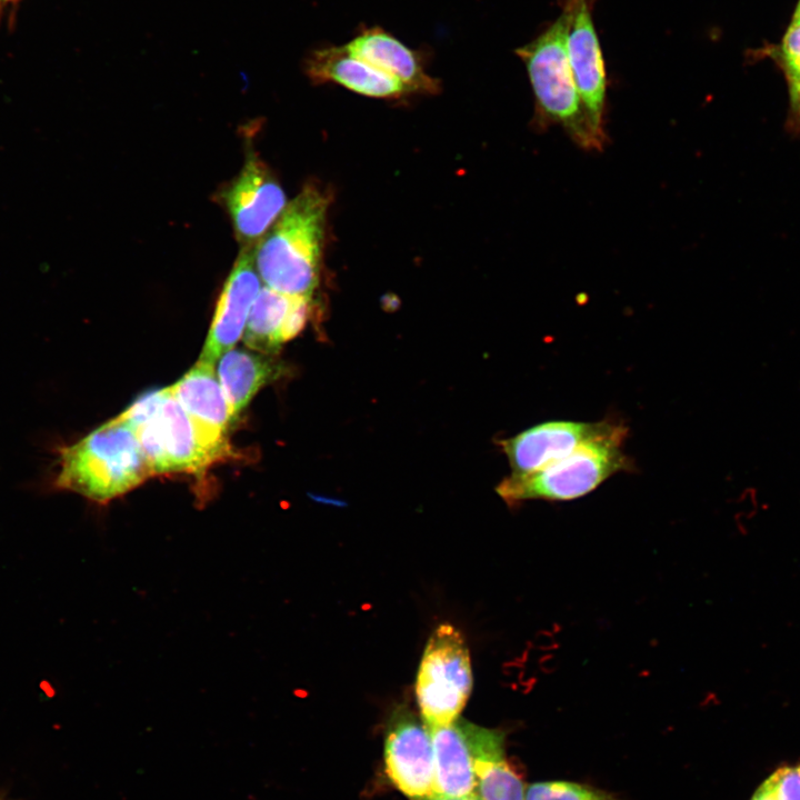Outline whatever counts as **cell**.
<instances>
[{
  "instance_id": "4",
  "label": "cell",
  "mask_w": 800,
  "mask_h": 800,
  "mask_svg": "<svg viewBox=\"0 0 800 800\" xmlns=\"http://www.w3.org/2000/svg\"><path fill=\"white\" fill-rule=\"evenodd\" d=\"M516 54L526 66L533 91L536 124L560 126L580 148L601 151L572 76L564 12L536 39L517 48Z\"/></svg>"
},
{
  "instance_id": "8",
  "label": "cell",
  "mask_w": 800,
  "mask_h": 800,
  "mask_svg": "<svg viewBox=\"0 0 800 800\" xmlns=\"http://www.w3.org/2000/svg\"><path fill=\"white\" fill-rule=\"evenodd\" d=\"M591 0H566L567 52L590 128L603 147L607 77L600 42L591 16Z\"/></svg>"
},
{
  "instance_id": "22",
  "label": "cell",
  "mask_w": 800,
  "mask_h": 800,
  "mask_svg": "<svg viewBox=\"0 0 800 800\" xmlns=\"http://www.w3.org/2000/svg\"><path fill=\"white\" fill-rule=\"evenodd\" d=\"M21 0H1V11L4 17L7 14L10 27L14 24L17 8Z\"/></svg>"
},
{
  "instance_id": "17",
  "label": "cell",
  "mask_w": 800,
  "mask_h": 800,
  "mask_svg": "<svg viewBox=\"0 0 800 800\" xmlns=\"http://www.w3.org/2000/svg\"><path fill=\"white\" fill-rule=\"evenodd\" d=\"M274 356L243 348H232L218 359L217 374L224 392L232 421L237 420L256 393L284 373Z\"/></svg>"
},
{
  "instance_id": "2",
  "label": "cell",
  "mask_w": 800,
  "mask_h": 800,
  "mask_svg": "<svg viewBox=\"0 0 800 800\" xmlns=\"http://www.w3.org/2000/svg\"><path fill=\"white\" fill-rule=\"evenodd\" d=\"M58 467L54 489L74 492L101 504L153 476L136 430L122 414L79 441L60 447Z\"/></svg>"
},
{
  "instance_id": "3",
  "label": "cell",
  "mask_w": 800,
  "mask_h": 800,
  "mask_svg": "<svg viewBox=\"0 0 800 800\" xmlns=\"http://www.w3.org/2000/svg\"><path fill=\"white\" fill-rule=\"evenodd\" d=\"M628 429L617 422L606 433L591 439L569 454L524 476H508L497 487L509 504L528 500L570 501L584 497L633 462L623 451Z\"/></svg>"
},
{
  "instance_id": "1",
  "label": "cell",
  "mask_w": 800,
  "mask_h": 800,
  "mask_svg": "<svg viewBox=\"0 0 800 800\" xmlns=\"http://www.w3.org/2000/svg\"><path fill=\"white\" fill-rule=\"evenodd\" d=\"M330 196L308 184L290 201L253 251L266 287L312 299L319 282Z\"/></svg>"
},
{
  "instance_id": "20",
  "label": "cell",
  "mask_w": 800,
  "mask_h": 800,
  "mask_svg": "<svg viewBox=\"0 0 800 800\" xmlns=\"http://www.w3.org/2000/svg\"><path fill=\"white\" fill-rule=\"evenodd\" d=\"M750 800H800V760L778 767Z\"/></svg>"
},
{
  "instance_id": "15",
  "label": "cell",
  "mask_w": 800,
  "mask_h": 800,
  "mask_svg": "<svg viewBox=\"0 0 800 800\" xmlns=\"http://www.w3.org/2000/svg\"><path fill=\"white\" fill-rule=\"evenodd\" d=\"M311 310L312 299L288 296L264 286L251 307L243 342L253 351L274 356L302 331Z\"/></svg>"
},
{
  "instance_id": "5",
  "label": "cell",
  "mask_w": 800,
  "mask_h": 800,
  "mask_svg": "<svg viewBox=\"0 0 800 800\" xmlns=\"http://www.w3.org/2000/svg\"><path fill=\"white\" fill-rule=\"evenodd\" d=\"M133 427L154 474H198L224 459L200 431L170 387L148 392L121 413Z\"/></svg>"
},
{
  "instance_id": "9",
  "label": "cell",
  "mask_w": 800,
  "mask_h": 800,
  "mask_svg": "<svg viewBox=\"0 0 800 800\" xmlns=\"http://www.w3.org/2000/svg\"><path fill=\"white\" fill-rule=\"evenodd\" d=\"M222 198L234 233L244 247L258 243L287 206L281 186L254 154L246 160Z\"/></svg>"
},
{
  "instance_id": "10",
  "label": "cell",
  "mask_w": 800,
  "mask_h": 800,
  "mask_svg": "<svg viewBox=\"0 0 800 800\" xmlns=\"http://www.w3.org/2000/svg\"><path fill=\"white\" fill-rule=\"evenodd\" d=\"M617 422L551 420L534 424L499 446L507 456L512 476L532 473L569 454L582 443L609 431Z\"/></svg>"
},
{
  "instance_id": "14",
  "label": "cell",
  "mask_w": 800,
  "mask_h": 800,
  "mask_svg": "<svg viewBox=\"0 0 800 800\" xmlns=\"http://www.w3.org/2000/svg\"><path fill=\"white\" fill-rule=\"evenodd\" d=\"M303 70L312 82H331L356 93L379 99L411 94L404 84L369 62L352 54L344 44L311 50Z\"/></svg>"
},
{
  "instance_id": "24",
  "label": "cell",
  "mask_w": 800,
  "mask_h": 800,
  "mask_svg": "<svg viewBox=\"0 0 800 800\" xmlns=\"http://www.w3.org/2000/svg\"><path fill=\"white\" fill-rule=\"evenodd\" d=\"M2 18H3V14H2V11H1V0H0V22H1Z\"/></svg>"
},
{
  "instance_id": "11",
  "label": "cell",
  "mask_w": 800,
  "mask_h": 800,
  "mask_svg": "<svg viewBox=\"0 0 800 800\" xmlns=\"http://www.w3.org/2000/svg\"><path fill=\"white\" fill-rule=\"evenodd\" d=\"M250 249L243 248L224 282L199 360L216 364L243 336L251 307L261 289Z\"/></svg>"
},
{
  "instance_id": "7",
  "label": "cell",
  "mask_w": 800,
  "mask_h": 800,
  "mask_svg": "<svg viewBox=\"0 0 800 800\" xmlns=\"http://www.w3.org/2000/svg\"><path fill=\"white\" fill-rule=\"evenodd\" d=\"M384 769L391 783L411 800L434 794L431 733L407 706L391 713L384 734Z\"/></svg>"
},
{
  "instance_id": "23",
  "label": "cell",
  "mask_w": 800,
  "mask_h": 800,
  "mask_svg": "<svg viewBox=\"0 0 800 800\" xmlns=\"http://www.w3.org/2000/svg\"><path fill=\"white\" fill-rule=\"evenodd\" d=\"M421 800H480L477 793L468 794V796H461V797H446V796H438L433 794L431 797L421 799Z\"/></svg>"
},
{
  "instance_id": "6",
  "label": "cell",
  "mask_w": 800,
  "mask_h": 800,
  "mask_svg": "<svg viewBox=\"0 0 800 800\" xmlns=\"http://www.w3.org/2000/svg\"><path fill=\"white\" fill-rule=\"evenodd\" d=\"M469 649L462 633L450 623L430 634L419 664L416 698L429 729L456 721L472 690Z\"/></svg>"
},
{
  "instance_id": "19",
  "label": "cell",
  "mask_w": 800,
  "mask_h": 800,
  "mask_svg": "<svg viewBox=\"0 0 800 800\" xmlns=\"http://www.w3.org/2000/svg\"><path fill=\"white\" fill-rule=\"evenodd\" d=\"M524 800H620L614 794L581 783L543 781L529 784Z\"/></svg>"
},
{
  "instance_id": "12",
  "label": "cell",
  "mask_w": 800,
  "mask_h": 800,
  "mask_svg": "<svg viewBox=\"0 0 800 800\" xmlns=\"http://www.w3.org/2000/svg\"><path fill=\"white\" fill-rule=\"evenodd\" d=\"M434 760V794L461 797L476 793L474 760L488 728L459 717L429 729Z\"/></svg>"
},
{
  "instance_id": "16",
  "label": "cell",
  "mask_w": 800,
  "mask_h": 800,
  "mask_svg": "<svg viewBox=\"0 0 800 800\" xmlns=\"http://www.w3.org/2000/svg\"><path fill=\"white\" fill-rule=\"evenodd\" d=\"M356 57L390 74L410 93L436 94L440 82L424 68L421 54L378 26L362 27L344 44Z\"/></svg>"
},
{
  "instance_id": "18",
  "label": "cell",
  "mask_w": 800,
  "mask_h": 800,
  "mask_svg": "<svg viewBox=\"0 0 800 800\" xmlns=\"http://www.w3.org/2000/svg\"><path fill=\"white\" fill-rule=\"evenodd\" d=\"M474 760L476 793L480 800H524L520 774L506 759V732L488 730Z\"/></svg>"
},
{
  "instance_id": "21",
  "label": "cell",
  "mask_w": 800,
  "mask_h": 800,
  "mask_svg": "<svg viewBox=\"0 0 800 800\" xmlns=\"http://www.w3.org/2000/svg\"><path fill=\"white\" fill-rule=\"evenodd\" d=\"M791 108L800 122V78L789 82Z\"/></svg>"
},
{
  "instance_id": "13",
  "label": "cell",
  "mask_w": 800,
  "mask_h": 800,
  "mask_svg": "<svg viewBox=\"0 0 800 800\" xmlns=\"http://www.w3.org/2000/svg\"><path fill=\"white\" fill-rule=\"evenodd\" d=\"M214 363L198 362L170 389L204 440L224 458L230 456V409Z\"/></svg>"
}]
</instances>
